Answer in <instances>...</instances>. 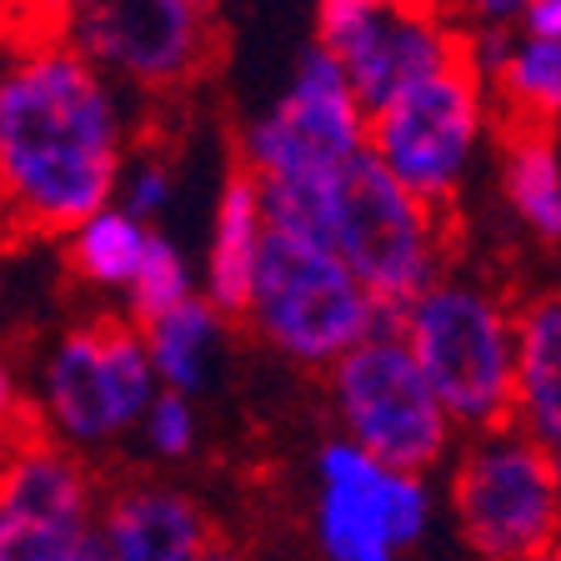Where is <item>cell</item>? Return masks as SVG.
I'll use <instances>...</instances> for the list:
<instances>
[{
    "label": "cell",
    "instance_id": "obj_15",
    "mask_svg": "<svg viewBox=\"0 0 561 561\" xmlns=\"http://www.w3.org/2000/svg\"><path fill=\"white\" fill-rule=\"evenodd\" d=\"M101 537L116 561H201L210 551L206 516L171 486H126L101 516Z\"/></svg>",
    "mask_w": 561,
    "mask_h": 561
},
{
    "label": "cell",
    "instance_id": "obj_20",
    "mask_svg": "<svg viewBox=\"0 0 561 561\" xmlns=\"http://www.w3.org/2000/svg\"><path fill=\"white\" fill-rule=\"evenodd\" d=\"M496 105L512 111L516 126H541L557 130L561 121V41H541V35H522L506 60V70L491 85Z\"/></svg>",
    "mask_w": 561,
    "mask_h": 561
},
{
    "label": "cell",
    "instance_id": "obj_8",
    "mask_svg": "<svg viewBox=\"0 0 561 561\" xmlns=\"http://www.w3.org/2000/svg\"><path fill=\"white\" fill-rule=\"evenodd\" d=\"M496 121V95L467 60L371 111V156L411 196L446 210L471 181Z\"/></svg>",
    "mask_w": 561,
    "mask_h": 561
},
{
    "label": "cell",
    "instance_id": "obj_22",
    "mask_svg": "<svg viewBox=\"0 0 561 561\" xmlns=\"http://www.w3.org/2000/svg\"><path fill=\"white\" fill-rule=\"evenodd\" d=\"M196 436H201L196 407H191V397H175V391H161V397H156V407L146 411V421H140V442H146V451L165 456V461L191 456Z\"/></svg>",
    "mask_w": 561,
    "mask_h": 561
},
{
    "label": "cell",
    "instance_id": "obj_23",
    "mask_svg": "<svg viewBox=\"0 0 561 561\" xmlns=\"http://www.w3.org/2000/svg\"><path fill=\"white\" fill-rule=\"evenodd\" d=\"M175 196V181H171V165L156 161V156H140V161L126 165V175H121V196L116 206H126L130 216H140V221L151 226L156 216H161L165 206H171Z\"/></svg>",
    "mask_w": 561,
    "mask_h": 561
},
{
    "label": "cell",
    "instance_id": "obj_28",
    "mask_svg": "<svg viewBox=\"0 0 561 561\" xmlns=\"http://www.w3.org/2000/svg\"><path fill=\"white\" fill-rule=\"evenodd\" d=\"M541 561H561V547H557V551H547V557H541Z\"/></svg>",
    "mask_w": 561,
    "mask_h": 561
},
{
    "label": "cell",
    "instance_id": "obj_7",
    "mask_svg": "<svg viewBox=\"0 0 561 561\" xmlns=\"http://www.w3.org/2000/svg\"><path fill=\"white\" fill-rule=\"evenodd\" d=\"M327 386L346 442L362 446L366 456L411 477H432L451 456L461 426L451 421L397 327L376 331L351 356H341L327 371Z\"/></svg>",
    "mask_w": 561,
    "mask_h": 561
},
{
    "label": "cell",
    "instance_id": "obj_11",
    "mask_svg": "<svg viewBox=\"0 0 561 561\" xmlns=\"http://www.w3.org/2000/svg\"><path fill=\"white\" fill-rule=\"evenodd\" d=\"M70 46L111 81L165 91L201 70L210 50V0H81Z\"/></svg>",
    "mask_w": 561,
    "mask_h": 561
},
{
    "label": "cell",
    "instance_id": "obj_6",
    "mask_svg": "<svg viewBox=\"0 0 561 561\" xmlns=\"http://www.w3.org/2000/svg\"><path fill=\"white\" fill-rule=\"evenodd\" d=\"M451 516L477 561H541L561 547L557 456L516 421L477 432L451 467Z\"/></svg>",
    "mask_w": 561,
    "mask_h": 561
},
{
    "label": "cell",
    "instance_id": "obj_26",
    "mask_svg": "<svg viewBox=\"0 0 561 561\" xmlns=\"http://www.w3.org/2000/svg\"><path fill=\"white\" fill-rule=\"evenodd\" d=\"M522 35H541V41H561V0H526Z\"/></svg>",
    "mask_w": 561,
    "mask_h": 561
},
{
    "label": "cell",
    "instance_id": "obj_24",
    "mask_svg": "<svg viewBox=\"0 0 561 561\" xmlns=\"http://www.w3.org/2000/svg\"><path fill=\"white\" fill-rule=\"evenodd\" d=\"M11 11L25 41H46V35H66V25L81 11V0H11Z\"/></svg>",
    "mask_w": 561,
    "mask_h": 561
},
{
    "label": "cell",
    "instance_id": "obj_29",
    "mask_svg": "<svg viewBox=\"0 0 561 561\" xmlns=\"http://www.w3.org/2000/svg\"><path fill=\"white\" fill-rule=\"evenodd\" d=\"M551 456H557V471H561V451H551Z\"/></svg>",
    "mask_w": 561,
    "mask_h": 561
},
{
    "label": "cell",
    "instance_id": "obj_25",
    "mask_svg": "<svg viewBox=\"0 0 561 561\" xmlns=\"http://www.w3.org/2000/svg\"><path fill=\"white\" fill-rule=\"evenodd\" d=\"M471 25H491V31H522L526 0H461Z\"/></svg>",
    "mask_w": 561,
    "mask_h": 561
},
{
    "label": "cell",
    "instance_id": "obj_21",
    "mask_svg": "<svg viewBox=\"0 0 561 561\" xmlns=\"http://www.w3.org/2000/svg\"><path fill=\"white\" fill-rule=\"evenodd\" d=\"M196 296H201V276L191 271V261L181 256V245H175L171 236H156L151 256H146L140 276L130 280V291H126L130 321H136V327H151V321H161V316L191 306Z\"/></svg>",
    "mask_w": 561,
    "mask_h": 561
},
{
    "label": "cell",
    "instance_id": "obj_12",
    "mask_svg": "<svg viewBox=\"0 0 561 561\" xmlns=\"http://www.w3.org/2000/svg\"><path fill=\"white\" fill-rule=\"evenodd\" d=\"M316 46H327L362 101L381 111L401 91L461 60V25L442 11V0H371L351 21L316 31Z\"/></svg>",
    "mask_w": 561,
    "mask_h": 561
},
{
    "label": "cell",
    "instance_id": "obj_18",
    "mask_svg": "<svg viewBox=\"0 0 561 561\" xmlns=\"http://www.w3.org/2000/svg\"><path fill=\"white\" fill-rule=\"evenodd\" d=\"M146 331V346H151V362H156V376H161L165 391L175 397H201L221 366V351H226V311L196 296L191 306L181 311L161 316L151 321Z\"/></svg>",
    "mask_w": 561,
    "mask_h": 561
},
{
    "label": "cell",
    "instance_id": "obj_14",
    "mask_svg": "<svg viewBox=\"0 0 561 561\" xmlns=\"http://www.w3.org/2000/svg\"><path fill=\"white\" fill-rule=\"evenodd\" d=\"M266 241L271 221L266 201H261V181L251 171H231L221 196H216V216H210L206 231V261H201V296L216 311L245 316L261 261H266Z\"/></svg>",
    "mask_w": 561,
    "mask_h": 561
},
{
    "label": "cell",
    "instance_id": "obj_13",
    "mask_svg": "<svg viewBox=\"0 0 561 561\" xmlns=\"http://www.w3.org/2000/svg\"><path fill=\"white\" fill-rule=\"evenodd\" d=\"M91 526V477L50 436L15 442L0 481V531H81Z\"/></svg>",
    "mask_w": 561,
    "mask_h": 561
},
{
    "label": "cell",
    "instance_id": "obj_19",
    "mask_svg": "<svg viewBox=\"0 0 561 561\" xmlns=\"http://www.w3.org/2000/svg\"><path fill=\"white\" fill-rule=\"evenodd\" d=\"M156 231L140 216H130L126 206H105L95 210L91 221H81L76 231L66 236L70 245V266L85 286L95 291H130V280L140 276L146 256H151Z\"/></svg>",
    "mask_w": 561,
    "mask_h": 561
},
{
    "label": "cell",
    "instance_id": "obj_4",
    "mask_svg": "<svg viewBox=\"0 0 561 561\" xmlns=\"http://www.w3.org/2000/svg\"><path fill=\"white\" fill-rule=\"evenodd\" d=\"M245 321L276 356L311 371H331L376 331L397 327L336 245L286 231H271Z\"/></svg>",
    "mask_w": 561,
    "mask_h": 561
},
{
    "label": "cell",
    "instance_id": "obj_17",
    "mask_svg": "<svg viewBox=\"0 0 561 561\" xmlns=\"http://www.w3.org/2000/svg\"><path fill=\"white\" fill-rule=\"evenodd\" d=\"M502 196L512 216L547 245H561V136L512 126L502 136Z\"/></svg>",
    "mask_w": 561,
    "mask_h": 561
},
{
    "label": "cell",
    "instance_id": "obj_1",
    "mask_svg": "<svg viewBox=\"0 0 561 561\" xmlns=\"http://www.w3.org/2000/svg\"><path fill=\"white\" fill-rule=\"evenodd\" d=\"M126 175V105L116 81L46 35L21 41L0 76V181L25 231L70 236L116 206Z\"/></svg>",
    "mask_w": 561,
    "mask_h": 561
},
{
    "label": "cell",
    "instance_id": "obj_5",
    "mask_svg": "<svg viewBox=\"0 0 561 561\" xmlns=\"http://www.w3.org/2000/svg\"><path fill=\"white\" fill-rule=\"evenodd\" d=\"M165 386L136 321H91L50 341L35 371V421L66 451H95L140 432Z\"/></svg>",
    "mask_w": 561,
    "mask_h": 561
},
{
    "label": "cell",
    "instance_id": "obj_3",
    "mask_svg": "<svg viewBox=\"0 0 561 561\" xmlns=\"http://www.w3.org/2000/svg\"><path fill=\"white\" fill-rule=\"evenodd\" d=\"M446 210L411 196L371 151L327 181V241L397 321L446 276Z\"/></svg>",
    "mask_w": 561,
    "mask_h": 561
},
{
    "label": "cell",
    "instance_id": "obj_10",
    "mask_svg": "<svg viewBox=\"0 0 561 561\" xmlns=\"http://www.w3.org/2000/svg\"><path fill=\"white\" fill-rule=\"evenodd\" d=\"M316 481V537L331 561H397L432 526L426 477L386 467L346 436L321 446Z\"/></svg>",
    "mask_w": 561,
    "mask_h": 561
},
{
    "label": "cell",
    "instance_id": "obj_27",
    "mask_svg": "<svg viewBox=\"0 0 561 561\" xmlns=\"http://www.w3.org/2000/svg\"><path fill=\"white\" fill-rule=\"evenodd\" d=\"M201 561H245V557H241L236 547H226V541H210V551H206Z\"/></svg>",
    "mask_w": 561,
    "mask_h": 561
},
{
    "label": "cell",
    "instance_id": "obj_16",
    "mask_svg": "<svg viewBox=\"0 0 561 561\" xmlns=\"http://www.w3.org/2000/svg\"><path fill=\"white\" fill-rule=\"evenodd\" d=\"M522 362H516V426L547 451H561V291L522 301Z\"/></svg>",
    "mask_w": 561,
    "mask_h": 561
},
{
    "label": "cell",
    "instance_id": "obj_2",
    "mask_svg": "<svg viewBox=\"0 0 561 561\" xmlns=\"http://www.w3.org/2000/svg\"><path fill=\"white\" fill-rule=\"evenodd\" d=\"M522 306L481 276L446 271L426 296L397 316L411 356L446 401L461 432H496L516 421V362H522Z\"/></svg>",
    "mask_w": 561,
    "mask_h": 561
},
{
    "label": "cell",
    "instance_id": "obj_9",
    "mask_svg": "<svg viewBox=\"0 0 561 561\" xmlns=\"http://www.w3.org/2000/svg\"><path fill=\"white\" fill-rule=\"evenodd\" d=\"M371 151V105L351 85L327 46L296 60V76L245 126L241 156L256 181H331L341 165Z\"/></svg>",
    "mask_w": 561,
    "mask_h": 561
}]
</instances>
